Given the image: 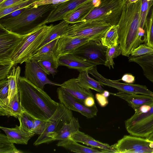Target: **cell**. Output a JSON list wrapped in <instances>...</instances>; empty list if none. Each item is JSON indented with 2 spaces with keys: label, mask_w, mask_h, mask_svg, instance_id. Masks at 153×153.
Segmentation results:
<instances>
[{
  "label": "cell",
  "mask_w": 153,
  "mask_h": 153,
  "mask_svg": "<svg viewBox=\"0 0 153 153\" xmlns=\"http://www.w3.org/2000/svg\"><path fill=\"white\" fill-rule=\"evenodd\" d=\"M26 8L22 9L13 12L1 19H7L16 16L21 13Z\"/></svg>",
  "instance_id": "obj_49"
},
{
  "label": "cell",
  "mask_w": 153,
  "mask_h": 153,
  "mask_svg": "<svg viewBox=\"0 0 153 153\" xmlns=\"http://www.w3.org/2000/svg\"><path fill=\"white\" fill-rule=\"evenodd\" d=\"M0 128L5 133L11 142L17 144H27L29 140L35 134L22 129L17 125L13 128L0 126Z\"/></svg>",
  "instance_id": "obj_22"
},
{
  "label": "cell",
  "mask_w": 153,
  "mask_h": 153,
  "mask_svg": "<svg viewBox=\"0 0 153 153\" xmlns=\"http://www.w3.org/2000/svg\"><path fill=\"white\" fill-rule=\"evenodd\" d=\"M69 138L78 143L103 150L105 151L106 153H117L113 145L110 146L108 144L96 140L91 136L79 130L74 133Z\"/></svg>",
  "instance_id": "obj_18"
},
{
  "label": "cell",
  "mask_w": 153,
  "mask_h": 153,
  "mask_svg": "<svg viewBox=\"0 0 153 153\" xmlns=\"http://www.w3.org/2000/svg\"><path fill=\"white\" fill-rule=\"evenodd\" d=\"M148 1H153V0H147Z\"/></svg>",
  "instance_id": "obj_55"
},
{
  "label": "cell",
  "mask_w": 153,
  "mask_h": 153,
  "mask_svg": "<svg viewBox=\"0 0 153 153\" xmlns=\"http://www.w3.org/2000/svg\"><path fill=\"white\" fill-rule=\"evenodd\" d=\"M60 87L65 90L71 95L82 102L88 97L94 96L90 89L85 88L78 83L76 78H72L61 84Z\"/></svg>",
  "instance_id": "obj_21"
},
{
  "label": "cell",
  "mask_w": 153,
  "mask_h": 153,
  "mask_svg": "<svg viewBox=\"0 0 153 153\" xmlns=\"http://www.w3.org/2000/svg\"><path fill=\"white\" fill-rule=\"evenodd\" d=\"M78 142L70 138L59 140L56 145L62 147L69 151L78 153H106V152L100 149L89 148L80 144Z\"/></svg>",
  "instance_id": "obj_25"
},
{
  "label": "cell",
  "mask_w": 153,
  "mask_h": 153,
  "mask_svg": "<svg viewBox=\"0 0 153 153\" xmlns=\"http://www.w3.org/2000/svg\"><path fill=\"white\" fill-rule=\"evenodd\" d=\"M50 124V122H46L39 120L34 119L31 131L35 134L41 135Z\"/></svg>",
  "instance_id": "obj_39"
},
{
  "label": "cell",
  "mask_w": 153,
  "mask_h": 153,
  "mask_svg": "<svg viewBox=\"0 0 153 153\" xmlns=\"http://www.w3.org/2000/svg\"><path fill=\"white\" fill-rule=\"evenodd\" d=\"M130 135L146 138L153 132V104L145 113L135 114L125 122Z\"/></svg>",
  "instance_id": "obj_8"
},
{
  "label": "cell",
  "mask_w": 153,
  "mask_h": 153,
  "mask_svg": "<svg viewBox=\"0 0 153 153\" xmlns=\"http://www.w3.org/2000/svg\"><path fill=\"white\" fill-rule=\"evenodd\" d=\"M70 24L62 20L58 24L53 25L38 49L48 42L62 37Z\"/></svg>",
  "instance_id": "obj_29"
},
{
  "label": "cell",
  "mask_w": 153,
  "mask_h": 153,
  "mask_svg": "<svg viewBox=\"0 0 153 153\" xmlns=\"http://www.w3.org/2000/svg\"><path fill=\"white\" fill-rule=\"evenodd\" d=\"M91 40L85 38L63 36L59 38L55 51L53 55L55 60L58 62L59 58L70 53L82 45Z\"/></svg>",
  "instance_id": "obj_15"
},
{
  "label": "cell",
  "mask_w": 153,
  "mask_h": 153,
  "mask_svg": "<svg viewBox=\"0 0 153 153\" xmlns=\"http://www.w3.org/2000/svg\"><path fill=\"white\" fill-rule=\"evenodd\" d=\"M151 104H145L140 106L137 110L135 111V114L143 113L147 112L150 109L152 105Z\"/></svg>",
  "instance_id": "obj_47"
},
{
  "label": "cell",
  "mask_w": 153,
  "mask_h": 153,
  "mask_svg": "<svg viewBox=\"0 0 153 153\" xmlns=\"http://www.w3.org/2000/svg\"><path fill=\"white\" fill-rule=\"evenodd\" d=\"M5 0H0V3L4 1Z\"/></svg>",
  "instance_id": "obj_54"
},
{
  "label": "cell",
  "mask_w": 153,
  "mask_h": 153,
  "mask_svg": "<svg viewBox=\"0 0 153 153\" xmlns=\"http://www.w3.org/2000/svg\"><path fill=\"white\" fill-rule=\"evenodd\" d=\"M100 3V0H88L67 14L63 20L70 24L82 22L83 19Z\"/></svg>",
  "instance_id": "obj_16"
},
{
  "label": "cell",
  "mask_w": 153,
  "mask_h": 153,
  "mask_svg": "<svg viewBox=\"0 0 153 153\" xmlns=\"http://www.w3.org/2000/svg\"><path fill=\"white\" fill-rule=\"evenodd\" d=\"M88 0H69L57 5L51 14L48 23L63 20L67 14Z\"/></svg>",
  "instance_id": "obj_20"
},
{
  "label": "cell",
  "mask_w": 153,
  "mask_h": 153,
  "mask_svg": "<svg viewBox=\"0 0 153 153\" xmlns=\"http://www.w3.org/2000/svg\"><path fill=\"white\" fill-rule=\"evenodd\" d=\"M153 53V48L141 44L132 51L130 56L137 57Z\"/></svg>",
  "instance_id": "obj_40"
},
{
  "label": "cell",
  "mask_w": 153,
  "mask_h": 153,
  "mask_svg": "<svg viewBox=\"0 0 153 153\" xmlns=\"http://www.w3.org/2000/svg\"><path fill=\"white\" fill-rule=\"evenodd\" d=\"M148 140L153 141V132L146 138Z\"/></svg>",
  "instance_id": "obj_51"
},
{
  "label": "cell",
  "mask_w": 153,
  "mask_h": 153,
  "mask_svg": "<svg viewBox=\"0 0 153 153\" xmlns=\"http://www.w3.org/2000/svg\"><path fill=\"white\" fill-rule=\"evenodd\" d=\"M31 57L36 59L38 64L47 74H51L54 77L57 73V69L59 66L58 62L55 60L53 54H43Z\"/></svg>",
  "instance_id": "obj_26"
},
{
  "label": "cell",
  "mask_w": 153,
  "mask_h": 153,
  "mask_svg": "<svg viewBox=\"0 0 153 153\" xmlns=\"http://www.w3.org/2000/svg\"><path fill=\"white\" fill-rule=\"evenodd\" d=\"M122 50L119 44L111 48H107L106 52V61L104 65L114 68V62L113 59L121 54Z\"/></svg>",
  "instance_id": "obj_35"
},
{
  "label": "cell",
  "mask_w": 153,
  "mask_h": 153,
  "mask_svg": "<svg viewBox=\"0 0 153 153\" xmlns=\"http://www.w3.org/2000/svg\"><path fill=\"white\" fill-rule=\"evenodd\" d=\"M58 66H65L80 71H88L97 65L95 64L79 58L70 53L60 57L58 60Z\"/></svg>",
  "instance_id": "obj_17"
},
{
  "label": "cell",
  "mask_w": 153,
  "mask_h": 153,
  "mask_svg": "<svg viewBox=\"0 0 153 153\" xmlns=\"http://www.w3.org/2000/svg\"><path fill=\"white\" fill-rule=\"evenodd\" d=\"M107 48L100 41L90 40L70 53L97 65H104Z\"/></svg>",
  "instance_id": "obj_9"
},
{
  "label": "cell",
  "mask_w": 153,
  "mask_h": 153,
  "mask_svg": "<svg viewBox=\"0 0 153 153\" xmlns=\"http://www.w3.org/2000/svg\"><path fill=\"white\" fill-rule=\"evenodd\" d=\"M146 31L147 35L146 45L153 48V6L147 18Z\"/></svg>",
  "instance_id": "obj_36"
},
{
  "label": "cell",
  "mask_w": 153,
  "mask_h": 153,
  "mask_svg": "<svg viewBox=\"0 0 153 153\" xmlns=\"http://www.w3.org/2000/svg\"><path fill=\"white\" fill-rule=\"evenodd\" d=\"M118 39L117 25H112L101 38L100 42L105 46L111 48L119 44Z\"/></svg>",
  "instance_id": "obj_31"
},
{
  "label": "cell",
  "mask_w": 153,
  "mask_h": 153,
  "mask_svg": "<svg viewBox=\"0 0 153 153\" xmlns=\"http://www.w3.org/2000/svg\"><path fill=\"white\" fill-rule=\"evenodd\" d=\"M9 90V81L7 78L0 80V99L7 97Z\"/></svg>",
  "instance_id": "obj_41"
},
{
  "label": "cell",
  "mask_w": 153,
  "mask_h": 153,
  "mask_svg": "<svg viewBox=\"0 0 153 153\" xmlns=\"http://www.w3.org/2000/svg\"><path fill=\"white\" fill-rule=\"evenodd\" d=\"M19 88V98L24 113L34 119L50 122L48 119L56 111L59 103L24 77H20Z\"/></svg>",
  "instance_id": "obj_2"
},
{
  "label": "cell",
  "mask_w": 153,
  "mask_h": 153,
  "mask_svg": "<svg viewBox=\"0 0 153 153\" xmlns=\"http://www.w3.org/2000/svg\"><path fill=\"white\" fill-rule=\"evenodd\" d=\"M150 141L146 138L130 135L124 136L113 145L117 153H132L149 146Z\"/></svg>",
  "instance_id": "obj_14"
},
{
  "label": "cell",
  "mask_w": 153,
  "mask_h": 153,
  "mask_svg": "<svg viewBox=\"0 0 153 153\" xmlns=\"http://www.w3.org/2000/svg\"><path fill=\"white\" fill-rule=\"evenodd\" d=\"M22 151L18 150L14 143L11 142L7 135L0 134V153H21Z\"/></svg>",
  "instance_id": "obj_34"
},
{
  "label": "cell",
  "mask_w": 153,
  "mask_h": 153,
  "mask_svg": "<svg viewBox=\"0 0 153 153\" xmlns=\"http://www.w3.org/2000/svg\"><path fill=\"white\" fill-rule=\"evenodd\" d=\"M17 118L19 122L20 129L26 131H31L34 119L24 113Z\"/></svg>",
  "instance_id": "obj_38"
},
{
  "label": "cell",
  "mask_w": 153,
  "mask_h": 153,
  "mask_svg": "<svg viewBox=\"0 0 153 153\" xmlns=\"http://www.w3.org/2000/svg\"><path fill=\"white\" fill-rule=\"evenodd\" d=\"M53 25H44L25 36L12 55L14 65L25 62L36 53Z\"/></svg>",
  "instance_id": "obj_4"
},
{
  "label": "cell",
  "mask_w": 153,
  "mask_h": 153,
  "mask_svg": "<svg viewBox=\"0 0 153 153\" xmlns=\"http://www.w3.org/2000/svg\"><path fill=\"white\" fill-rule=\"evenodd\" d=\"M0 65L14 64L11 60L14 51L25 36L0 28Z\"/></svg>",
  "instance_id": "obj_11"
},
{
  "label": "cell",
  "mask_w": 153,
  "mask_h": 153,
  "mask_svg": "<svg viewBox=\"0 0 153 153\" xmlns=\"http://www.w3.org/2000/svg\"><path fill=\"white\" fill-rule=\"evenodd\" d=\"M73 117L72 111L59 103L56 111L48 119L50 125L40 135L33 145L37 146L54 141L57 132L64 126L69 123Z\"/></svg>",
  "instance_id": "obj_7"
},
{
  "label": "cell",
  "mask_w": 153,
  "mask_h": 153,
  "mask_svg": "<svg viewBox=\"0 0 153 153\" xmlns=\"http://www.w3.org/2000/svg\"><path fill=\"white\" fill-rule=\"evenodd\" d=\"M21 69L20 66L14 67L7 77L9 90L7 98L9 102L15 95L19 93V84L20 78Z\"/></svg>",
  "instance_id": "obj_28"
},
{
  "label": "cell",
  "mask_w": 153,
  "mask_h": 153,
  "mask_svg": "<svg viewBox=\"0 0 153 153\" xmlns=\"http://www.w3.org/2000/svg\"><path fill=\"white\" fill-rule=\"evenodd\" d=\"M76 79L79 85L85 88L92 89L101 94L105 91L102 88L103 85L98 80L90 77L87 70L79 71Z\"/></svg>",
  "instance_id": "obj_27"
},
{
  "label": "cell",
  "mask_w": 153,
  "mask_h": 153,
  "mask_svg": "<svg viewBox=\"0 0 153 153\" xmlns=\"http://www.w3.org/2000/svg\"><path fill=\"white\" fill-rule=\"evenodd\" d=\"M94 77L103 85L114 88L120 92L130 94H143L153 97V92L145 85L124 83L120 82V80H113L108 79L104 77L98 72L94 73Z\"/></svg>",
  "instance_id": "obj_13"
},
{
  "label": "cell",
  "mask_w": 153,
  "mask_h": 153,
  "mask_svg": "<svg viewBox=\"0 0 153 153\" xmlns=\"http://www.w3.org/2000/svg\"><path fill=\"white\" fill-rule=\"evenodd\" d=\"M26 0H5L0 3V10H1L13 5L17 3Z\"/></svg>",
  "instance_id": "obj_45"
},
{
  "label": "cell",
  "mask_w": 153,
  "mask_h": 153,
  "mask_svg": "<svg viewBox=\"0 0 153 153\" xmlns=\"http://www.w3.org/2000/svg\"><path fill=\"white\" fill-rule=\"evenodd\" d=\"M59 38L54 39L40 48L32 57H36L43 54H51L53 55L56 49Z\"/></svg>",
  "instance_id": "obj_37"
},
{
  "label": "cell",
  "mask_w": 153,
  "mask_h": 153,
  "mask_svg": "<svg viewBox=\"0 0 153 153\" xmlns=\"http://www.w3.org/2000/svg\"><path fill=\"white\" fill-rule=\"evenodd\" d=\"M138 0H128L129 2L131 3L136 2Z\"/></svg>",
  "instance_id": "obj_53"
},
{
  "label": "cell",
  "mask_w": 153,
  "mask_h": 153,
  "mask_svg": "<svg viewBox=\"0 0 153 153\" xmlns=\"http://www.w3.org/2000/svg\"><path fill=\"white\" fill-rule=\"evenodd\" d=\"M95 98L98 104L102 107H105L108 104L107 97L103 95L102 94L97 93L95 95Z\"/></svg>",
  "instance_id": "obj_44"
},
{
  "label": "cell",
  "mask_w": 153,
  "mask_h": 153,
  "mask_svg": "<svg viewBox=\"0 0 153 153\" xmlns=\"http://www.w3.org/2000/svg\"><path fill=\"white\" fill-rule=\"evenodd\" d=\"M24 112L21 105L19 93L16 94L10 102L7 98L0 99V115L12 116L17 118Z\"/></svg>",
  "instance_id": "obj_19"
},
{
  "label": "cell",
  "mask_w": 153,
  "mask_h": 153,
  "mask_svg": "<svg viewBox=\"0 0 153 153\" xmlns=\"http://www.w3.org/2000/svg\"><path fill=\"white\" fill-rule=\"evenodd\" d=\"M80 125L78 119L73 117L71 121L64 126L56 134L54 141L63 140L71 137L79 130Z\"/></svg>",
  "instance_id": "obj_30"
},
{
  "label": "cell",
  "mask_w": 153,
  "mask_h": 153,
  "mask_svg": "<svg viewBox=\"0 0 153 153\" xmlns=\"http://www.w3.org/2000/svg\"><path fill=\"white\" fill-rule=\"evenodd\" d=\"M102 94L105 97H108L109 96L110 93L107 91L105 90L104 92Z\"/></svg>",
  "instance_id": "obj_50"
},
{
  "label": "cell",
  "mask_w": 153,
  "mask_h": 153,
  "mask_svg": "<svg viewBox=\"0 0 153 153\" xmlns=\"http://www.w3.org/2000/svg\"><path fill=\"white\" fill-rule=\"evenodd\" d=\"M128 59L129 62L139 65L145 77L153 83V53L137 57L130 56Z\"/></svg>",
  "instance_id": "obj_24"
},
{
  "label": "cell",
  "mask_w": 153,
  "mask_h": 153,
  "mask_svg": "<svg viewBox=\"0 0 153 153\" xmlns=\"http://www.w3.org/2000/svg\"><path fill=\"white\" fill-rule=\"evenodd\" d=\"M57 5L47 4L26 8L16 16L0 19V27L21 35H28L48 23Z\"/></svg>",
  "instance_id": "obj_3"
},
{
  "label": "cell",
  "mask_w": 153,
  "mask_h": 153,
  "mask_svg": "<svg viewBox=\"0 0 153 153\" xmlns=\"http://www.w3.org/2000/svg\"><path fill=\"white\" fill-rule=\"evenodd\" d=\"M57 93L60 102L69 110L79 112L88 118L97 115L98 109L96 104L91 107H87L84 102L74 97L60 87L57 88Z\"/></svg>",
  "instance_id": "obj_10"
},
{
  "label": "cell",
  "mask_w": 153,
  "mask_h": 153,
  "mask_svg": "<svg viewBox=\"0 0 153 153\" xmlns=\"http://www.w3.org/2000/svg\"><path fill=\"white\" fill-rule=\"evenodd\" d=\"M84 103L85 105L88 107H91L95 105L94 97L92 96L87 97L85 100Z\"/></svg>",
  "instance_id": "obj_48"
},
{
  "label": "cell",
  "mask_w": 153,
  "mask_h": 153,
  "mask_svg": "<svg viewBox=\"0 0 153 153\" xmlns=\"http://www.w3.org/2000/svg\"><path fill=\"white\" fill-rule=\"evenodd\" d=\"M150 141V142L149 144V147L150 148L152 149L153 151V141ZM152 153H153V152Z\"/></svg>",
  "instance_id": "obj_52"
},
{
  "label": "cell",
  "mask_w": 153,
  "mask_h": 153,
  "mask_svg": "<svg viewBox=\"0 0 153 153\" xmlns=\"http://www.w3.org/2000/svg\"><path fill=\"white\" fill-rule=\"evenodd\" d=\"M14 64L0 65V80L7 78Z\"/></svg>",
  "instance_id": "obj_42"
},
{
  "label": "cell",
  "mask_w": 153,
  "mask_h": 153,
  "mask_svg": "<svg viewBox=\"0 0 153 153\" xmlns=\"http://www.w3.org/2000/svg\"><path fill=\"white\" fill-rule=\"evenodd\" d=\"M25 62V69L24 77L32 84L43 90L46 84L60 86L61 84L52 82L48 79L47 74L35 58L30 57L27 59Z\"/></svg>",
  "instance_id": "obj_12"
},
{
  "label": "cell",
  "mask_w": 153,
  "mask_h": 153,
  "mask_svg": "<svg viewBox=\"0 0 153 153\" xmlns=\"http://www.w3.org/2000/svg\"><path fill=\"white\" fill-rule=\"evenodd\" d=\"M111 26L103 22L82 21L70 24L62 37L85 38L91 40L100 41Z\"/></svg>",
  "instance_id": "obj_6"
},
{
  "label": "cell",
  "mask_w": 153,
  "mask_h": 153,
  "mask_svg": "<svg viewBox=\"0 0 153 153\" xmlns=\"http://www.w3.org/2000/svg\"><path fill=\"white\" fill-rule=\"evenodd\" d=\"M38 0H26L0 10V19L16 11L30 7L33 3Z\"/></svg>",
  "instance_id": "obj_32"
},
{
  "label": "cell",
  "mask_w": 153,
  "mask_h": 153,
  "mask_svg": "<svg viewBox=\"0 0 153 153\" xmlns=\"http://www.w3.org/2000/svg\"><path fill=\"white\" fill-rule=\"evenodd\" d=\"M141 1L131 3L126 0L117 25L118 44L125 56L129 57L134 49L146 42V34L140 28Z\"/></svg>",
  "instance_id": "obj_1"
},
{
  "label": "cell",
  "mask_w": 153,
  "mask_h": 153,
  "mask_svg": "<svg viewBox=\"0 0 153 153\" xmlns=\"http://www.w3.org/2000/svg\"><path fill=\"white\" fill-rule=\"evenodd\" d=\"M68 0H38L33 3L30 7L47 4L58 5Z\"/></svg>",
  "instance_id": "obj_43"
},
{
  "label": "cell",
  "mask_w": 153,
  "mask_h": 153,
  "mask_svg": "<svg viewBox=\"0 0 153 153\" xmlns=\"http://www.w3.org/2000/svg\"><path fill=\"white\" fill-rule=\"evenodd\" d=\"M153 6V0L148 1L147 0H142L140 11V28L146 34V24L149 12Z\"/></svg>",
  "instance_id": "obj_33"
},
{
  "label": "cell",
  "mask_w": 153,
  "mask_h": 153,
  "mask_svg": "<svg viewBox=\"0 0 153 153\" xmlns=\"http://www.w3.org/2000/svg\"><path fill=\"white\" fill-rule=\"evenodd\" d=\"M126 0H100L95 7L82 21L105 22L111 26L117 25Z\"/></svg>",
  "instance_id": "obj_5"
},
{
  "label": "cell",
  "mask_w": 153,
  "mask_h": 153,
  "mask_svg": "<svg viewBox=\"0 0 153 153\" xmlns=\"http://www.w3.org/2000/svg\"><path fill=\"white\" fill-rule=\"evenodd\" d=\"M110 94L118 97L126 101L135 111L141 106L153 103V97L143 94H130L119 91Z\"/></svg>",
  "instance_id": "obj_23"
},
{
  "label": "cell",
  "mask_w": 153,
  "mask_h": 153,
  "mask_svg": "<svg viewBox=\"0 0 153 153\" xmlns=\"http://www.w3.org/2000/svg\"><path fill=\"white\" fill-rule=\"evenodd\" d=\"M121 79L128 84H132L135 81V77L131 74H126L123 76Z\"/></svg>",
  "instance_id": "obj_46"
}]
</instances>
